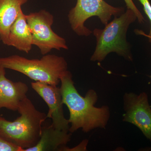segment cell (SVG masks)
<instances>
[{
	"mask_svg": "<svg viewBox=\"0 0 151 151\" xmlns=\"http://www.w3.org/2000/svg\"><path fill=\"white\" fill-rule=\"evenodd\" d=\"M126 4V5L128 9H131L134 13L135 15L137 17V19H138V21L140 23L144 22L145 19L143 17L142 14L141 13L140 11L137 8L135 4L133 2L132 0H124Z\"/></svg>",
	"mask_w": 151,
	"mask_h": 151,
	"instance_id": "cell-15",
	"label": "cell"
},
{
	"mask_svg": "<svg viewBox=\"0 0 151 151\" xmlns=\"http://www.w3.org/2000/svg\"><path fill=\"white\" fill-rule=\"evenodd\" d=\"M147 37L149 39H150V41L151 42V37Z\"/></svg>",
	"mask_w": 151,
	"mask_h": 151,
	"instance_id": "cell-17",
	"label": "cell"
},
{
	"mask_svg": "<svg viewBox=\"0 0 151 151\" xmlns=\"http://www.w3.org/2000/svg\"><path fill=\"white\" fill-rule=\"evenodd\" d=\"M0 66L55 86L58 85L60 77L68 70L64 58L53 54L45 55L40 59H29L17 55L0 58Z\"/></svg>",
	"mask_w": 151,
	"mask_h": 151,
	"instance_id": "cell-3",
	"label": "cell"
},
{
	"mask_svg": "<svg viewBox=\"0 0 151 151\" xmlns=\"http://www.w3.org/2000/svg\"><path fill=\"white\" fill-rule=\"evenodd\" d=\"M60 82L63 102L70 113L69 132L72 134L81 129L84 133H88L97 128L105 129L110 119V110L106 105L101 108L94 106L98 100L96 92L90 89L85 97L80 95L68 70L60 77Z\"/></svg>",
	"mask_w": 151,
	"mask_h": 151,
	"instance_id": "cell-1",
	"label": "cell"
},
{
	"mask_svg": "<svg viewBox=\"0 0 151 151\" xmlns=\"http://www.w3.org/2000/svg\"><path fill=\"white\" fill-rule=\"evenodd\" d=\"M28 87L22 81L14 82L6 76L5 68L0 66V110L17 111L21 102L27 97Z\"/></svg>",
	"mask_w": 151,
	"mask_h": 151,
	"instance_id": "cell-9",
	"label": "cell"
},
{
	"mask_svg": "<svg viewBox=\"0 0 151 151\" xmlns=\"http://www.w3.org/2000/svg\"><path fill=\"white\" fill-rule=\"evenodd\" d=\"M137 19L134 13L128 9L126 12L119 17H115L112 22L105 25L103 29H95L93 32L97 45L91 60L101 62L112 52L132 60L126 34L129 26Z\"/></svg>",
	"mask_w": 151,
	"mask_h": 151,
	"instance_id": "cell-4",
	"label": "cell"
},
{
	"mask_svg": "<svg viewBox=\"0 0 151 151\" xmlns=\"http://www.w3.org/2000/svg\"><path fill=\"white\" fill-rule=\"evenodd\" d=\"M17 111L20 116L13 122L0 116V137L24 150L34 147L40 139L47 115L38 111L27 97L20 103Z\"/></svg>",
	"mask_w": 151,
	"mask_h": 151,
	"instance_id": "cell-2",
	"label": "cell"
},
{
	"mask_svg": "<svg viewBox=\"0 0 151 151\" xmlns=\"http://www.w3.org/2000/svg\"><path fill=\"white\" fill-rule=\"evenodd\" d=\"M88 144V142L86 140L83 141L80 145L77 147L73 149H69L66 146L61 147L59 149V151H85L86 150V145Z\"/></svg>",
	"mask_w": 151,
	"mask_h": 151,
	"instance_id": "cell-16",
	"label": "cell"
},
{
	"mask_svg": "<svg viewBox=\"0 0 151 151\" xmlns=\"http://www.w3.org/2000/svg\"><path fill=\"white\" fill-rule=\"evenodd\" d=\"M26 17L32 35L33 45L38 47L42 54H47L53 49H68L65 40L52 29L54 17L49 12L42 10L26 15Z\"/></svg>",
	"mask_w": 151,
	"mask_h": 151,
	"instance_id": "cell-6",
	"label": "cell"
},
{
	"mask_svg": "<svg viewBox=\"0 0 151 151\" xmlns=\"http://www.w3.org/2000/svg\"><path fill=\"white\" fill-rule=\"evenodd\" d=\"M0 151H24V149L0 137Z\"/></svg>",
	"mask_w": 151,
	"mask_h": 151,
	"instance_id": "cell-13",
	"label": "cell"
},
{
	"mask_svg": "<svg viewBox=\"0 0 151 151\" xmlns=\"http://www.w3.org/2000/svg\"><path fill=\"white\" fill-rule=\"evenodd\" d=\"M29 0H0V39L7 45L12 26Z\"/></svg>",
	"mask_w": 151,
	"mask_h": 151,
	"instance_id": "cell-12",
	"label": "cell"
},
{
	"mask_svg": "<svg viewBox=\"0 0 151 151\" xmlns=\"http://www.w3.org/2000/svg\"><path fill=\"white\" fill-rule=\"evenodd\" d=\"M32 37L27 21L26 15L22 10L11 27L7 45L15 47L26 53H29L32 46Z\"/></svg>",
	"mask_w": 151,
	"mask_h": 151,
	"instance_id": "cell-11",
	"label": "cell"
},
{
	"mask_svg": "<svg viewBox=\"0 0 151 151\" xmlns=\"http://www.w3.org/2000/svg\"><path fill=\"white\" fill-rule=\"evenodd\" d=\"M31 86L48 106L49 111L47 115V118L52 120L51 125L55 129L69 132V121L64 116L60 88L40 81L32 82Z\"/></svg>",
	"mask_w": 151,
	"mask_h": 151,
	"instance_id": "cell-8",
	"label": "cell"
},
{
	"mask_svg": "<svg viewBox=\"0 0 151 151\" xmlns=\"http://www.w3.org/2000/svg\"><path fill=\"white\" fill-rule=\"evenodd\" d=\"M124 108L123 121L135 125L151 140V108L147 93H125Z\"/></svg>",
	"mask_w": 151,
	"mask_h": 151,
	"instance_id": "cell-7",
	"label": "cell"
},
{
	"mask_svg": "<svg viewBox=\"0 0 151 151\" xmlns=\"http://www.w3.org/2000/svg\"><path fill=\"white\" fill-rule=\"evenodd\" d=\"M71 133L55 129L52 125L42 127L41 135L37 144L24 151H59L70 141Z\"/></svg>",
	"mask_w": 151,
	"mask_h": 151,
	"instance_id": "cell-10",
	"label": "cell"
},
{
	"mask_svg": "<svg viewBox=\"0 0 151 151\" xmlns=\"http://www.w3.org/2000/svg\"><path fill=\"white\" fill-rule=\"evenodd\" d=\"M143 6L144 11L147 16L150 19L151 22V29L149 35H147L143 32L142 31L137 30L136 32L139 35L145 36L147 37H151V5L149 0H139Z\"/></svg>",
	"mask_w": 151,
	"mask_h": 151,
	"instance_id": "cell-14",
	"label": "cell"
},
{
	"mask_svg": "<svg viewBox=\"0 0 151 151\" xmlns=\"http://www.w3.org/2000/svg\"><path fill=\"white\" fill-rule=\"evenodd\" d=\"M124 9L110 5L104 0H77L68 17L71 28L78 35L87 36L92 31L84 26L89 18L97 16L103 24L106 25L112 16H120Z\"/></svg>",
	"mask_w": 151,
	"mask_h": 151,
	"instance_id": "cell-5",
	"label": "cell"
}]
</instances>
